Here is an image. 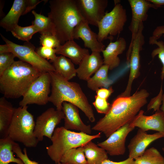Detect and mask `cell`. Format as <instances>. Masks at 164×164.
I'll return each mask as SVG.
<instances>
[{
  "label": "cell",
  "instance_id": "21",
  "mask_svg": "<svg viewBox=\"0 0 164 164\" xmlns=\"http://www.w3.org/2000/svg\"><path fill=\"white\" fill-rule=\"evenodd\" d=\"M55 50L56 54L68 57L76 65H79L85 56L90 54L88 50L81 48L73 39L61 44Z\"/></svg>",
  "mask_w": 164,
  "mask_h": 164
},
{
  "label": "cell",
  "instance_id": "1",
  "mask_svg": "<svg viewBox=\"0 0 164 164\" xmlns=\"http://www.w3.org/2000/svg\"><path fill=\"white\" fill-rule=\"evenodd\" d=\"M149 94L145 89H142L132 96L119 95L111 105L108 112L92 127V130L101 132L108 137L119 128L132 121L147 103Z\"/></svg>",
  "mask_w": 164,
  "mask_h": 164
},
{
  "label": "cell",
  "instance_id": "18",
  "mask_svg": "<svg viewBox=\"0 0 164 164\" xmlns=\"http://www.w3.org/2000/svg\"><path fill=\"white\" fill-rule=\"evenodd\" d=\"M73 38L82 39L85 47L90 48L92 51L100 53L104 49L105 46L98 40L97 34L91 30L89 24L86 21H81L74 28Z\"/></svg>",
  "mask_w": 164,
  "mask_h": 164
},
{
  "label": "cell",
  "instance_id": "38",
  "mask_svg": "<svg viewBox=\"0 0 164 164\" xmlns=\"http://www.w3.org/2000/svg\"><path fill=\"white\" fill-rule=\"evenodd\" d=\"M163 95V91L161 86L158 94L152 98L148 104L147 111L153 109L154 111H156L160 110V106L162 101Z\"/></svg>",
  "mask_w": 164,
  "mask_h": 164
},
{
  "label": "cell",
  "instance_id": "19",
  "mask_svg": "<svg viewBox=\"0 0 164 164\" xmlns=\"http://www.w3.org/2000/svg\"><path fill=\"white\" fill-rule=\"evenodd\" d=\"M100 52L92 51L91 54L85 56L76 69L77 75L80 80L87 81L103 64V60Z\"/></svg>",
  "mask_w": 164,
  "mask_h": 164
},
{
  "label": "cell",
  "instance_id": "13",
  "mask_svg": "<svg viewBox=\"0 0 164 164\" xmlns=\"http://www.w3.org/2000/svg\"><path fill=\"white\" fill-rule=\"evenodd\" d=\"M130 122L119 128L106 140L98 143L97 145L104 149L111 156L124 155L125 152L126 138L135 128L130 126Z\"/></svg>",
  "mask_w": 164,
  "mask_h": 164
},
{
  "label": "cell",
  "instance_id": "7",
  "mask_svg": "<svg viewBox=\"0 0 164 164\" xmlns=\"http://www.w3.org/2000/svg\"><path fill=\"white\" fill-rule=\"evenodd\" d=\"M114 2L113 9L106 12L98 24V39L100 42L120 33L127 21L125 9L118 2Z\"/></svg>",
  "mask_w": 164,
  "mask_h": 164
},
{
  "label": "cell",
  "instance_id": "26",
  "mask_svg": "<svg viewBox=\"0 0 164 164\" xmlns=\"http://www.w3.org/2000/svg\"><path fill=\"white\" fill-rule=\"evenodd\" d=\"M15 142L8 136L0 139V164H9L11 162L24 164L20 159L14 156L13 149Z\"/></svg>",
  "mask_w": 164,
  "mask_h": 164
},
{
  "label": "cell",
  "instance_id": "41",
  "mask_svg": "<svg viewBox=\"0 0 164 164\" xmlns=\"http://www.w3.org/2000/svg\"><path fill=\"white\" fill-rule=\"evenodd\" d=\"M42 1L39 0H26L25 8L22 15H25L34 9L37 5Z\"/></svg>",
  "mask_w": 164,
  "mask_h": 164
},
{
  "label": "cell",
  "instance_id": "42",
  "mask_svg": "<svg viewBox=\"0 0 164 164\" xmlns=\"http://www.w3.org/2000/svg\"><path fill=\"white\" fill-rule=\"evenodd\" d=\"M101 164H136L135 160L128 157L125 160L120 162H114L108 159L104 161Z\"/></svg>",
  "mask_w": 164,
  "mask_h": 164
},
{
  "label": "cell",
  "instance_id": "27",
  "mask_svg": "<svg viewBox=\"0 0 164 164\" xmlns=\"http://www.w3.org/2000/svg\"><path fill=\"white\" fill-rule=\"evenodd\" d=\"M109 67L108 65L103 64L87 81V87L96 91L101 87H107L111 83L108 76Z\"/></svg>",
  "mask_w": 164,
  "mask_h": 164
},
{
  "label": "cell",
  "instance_id": "37",
  "mask_svg": "<svg viewBox=\"0 0 164 164\" xmlns=\"http://www.w3.org/2000/svg\"><path fill=\"white\" fill-rule=\"evenodd\" d=\"M36 52L42 58L53 61L56 57L55 49L42 46L37 48Z\"/></svg>",
  "mask_w": 164,
  "mask_h": 164
},
{
  "label": "cell",
  "instance_id": "40",
  "mask_svg": "<svg viewBox=\"0 0 164 164\" xmlns=\"http://www.w3.org/2000/svg\"><path fill=\"white\" fill-rule=\"evenodd\" d=\"M164 34V25L157 26L152 32V36L149 39V43L157 40Z\"/></svg>",
  "mask_w": 164,
  "mask_h": 164
},
{
  "label": "cell",
  "instance_id": "14",
  "mask_svg": "<svg viewBox=\"0 0 164 164\" xmlns=\"http://www.w3.org/2000/svg\"><path fill=\"white\" fill-rule=\"evenodd\" d=\"M143 29V24L141 26L132 43L129 63L130 69L128 80L126 88L124 91L120 95L121 96H130L132 83L138 76L140 68V52L142 50L145 43L144 37L142 34Z\"/></svg>",
  "mask_w": 164,
  "mask_h": 164
},
{
  "label": "cell",
  "instance_id": "8",
  "mask_svg": "<svg viewBox=\"0 0 164 164\" xmlns=\"http://www.w3.org/2000/svg\"><path fill=\"white\" fill-rule=\"evenodd\" d=\"M0 35L8 46V52L13 53L20 60L28 63L42 73L55 71L53 65L39 56L31 43L27 42L23 45H18Z\"/></svg>",
  "mask_w": 164,
  "mask_h": 164
},
{
  "label": "cell",
  "instance_id": "33",
  "mask_svg": "<svg viewBox=\"0 0 164 164\" xmlns=\"http://www.w3.org/2000/svg\"><path fill=\"white\" fill-rule=\"evenodd\" d=\"M15 57L11 52L0 53V75L15 62Z\"/></svg>",
  "mask_w": 164,
  "mask_h": 164
},
{
  "label": "cell",
  "instance_id": "4",
  "mask_svg": "<svg viewBox=\"0 0 164 164\" xmlns=\"http://www.w3.org/2000/svg\"><path fill=\"white\" fill-rule=\"evenodd\" d=\"M42 73L28 63L15 61L0 75V92L6 98L23 97Z\"/></svg>",
  "mask_w": 164,
  "mask_h": 164
},
{
  "label": "cell",
  "instance_id": "9",
  "mask_svg": "<svg viewBox=\"0 0 164 164\" xmlns=\"http://www.w3.org/2000/svg\"><path fill=\"white\" fill-rule=\"evenodd\" d=\"M51 79L49 72L42 73L32 84L19 102L20 107L28 104L45 105L49 102Z\"/></svg>",
  "mask_w": 164,
  "mask_h": 164
},
{
  "label": "cell",
  "instance_id": "23",
  "mask_svg": "<svg viewBox=\"0 0 164 164\" xmlns=\"http://www.w3.org/2000/svg\"><path fill=\"white\" fill-rule=\"evenodd\" d=\"M5 97L0 98V139L8 136V131L15 108Z\"/></svg>",
  "mask_w": 164,
  "mask_h": 164
},
{
  "label": "cell",
  "instance_id": "17",
  "mask_svg": "<svg viewBox=\"0 0 164 164\" xmlns=\"http://www.w3.org/2000/svg\"><path fill=\"white\" fill-rule=\"evenodd\" d=\"M78 108L74 105L67 102L62 104V110L64 114V127L66 129L80 131L90 135L92 132L90 125L85 124L79 114Z\"/></svg>",
  "mask_w": 164,
  "mask_h": 164
},
{
  "label": "cell",
  "instance_id": "3",
  "mask_svg": "<svg viewBox=\"0 0 164 164\" xmlns=\"http://www.w3.org/2000/svg\"><path fill=\"white\" fill-rule=\"evenodd\" d=\"M49 2L50 11L48 15L51 22L53 34L61 44L73 39L74 28L84 20L75 0H51Z\"/></svg>",
  "mask_w": 164,
  "mask_h": 164
},
{
  "label": "cell",
  "instance_id": "15",
  "mask_svg": "<svg viewBox=\"0 0 164 164\" xmlns=\"http://www.w3.org/2000/svg\"><path fill=\"white\" fill-rule=\"evenodd\" d=\"M144 113V111L140 110L130 122V126L144 131L153 130L164 135V112L160 110L150 116Z\"/></svg>",
  "mask_w": 164,
  "mask_h": 164
},
{
  "label": "cell",
  "instance_id": "6",
  "mask_svg": "<svg viewBox=\"0 0 164 164\" xmlns=\"http://www.w3.org/2000/svg\"><path fill=\"white\" fill-rule=\"evenodd\" d=\"M27 108V106L15 108L9 128L8 136L26 147H35L39 142L34 134L35 122Z\"/></svg>",
  "mask_w": 164,
  "mask_h": 164
},
{
  "label": "cell",
  "instance_id": "43",
  "mask_svg": "<svg viewBox=\"0 0 164 164\" xmlns=\"http://www.w3.org/2000/svg\"><path fill=\"white\" fill-rule=\"evenodd\" d=\"M148 1L158 8L164 5V0H148Z\"/></svg>",
  "mask_w": 164,
  "mask_h": 164
},
{
  "label": "cell",
  "instance_id": "32",
  "mask_svg": "<svg viewBox=\"0 0 164 164\" xmlns=\"http://www.w3.org/2000/svg\"><path fill=\"white\" fill-rule=\"evenodd\" d=\"M150 44H156L158 46L157 48L152 51L151 56L153 58L155 56H157L162 64L161 78L163 80L164 78V42L162 41L155 40Z\"/></svg>",
  "mask_w": 164,
  "mask_h": 164
},
{
  "label": "cell",
  "instance_id": "30",
  "mask_svg": "<svg viewBox=\"0 0 164 164\" xmlns=\"http://www.w3.org/2000/svg\"><path fill=\"white\" fill-rule=\"evenodd\" d=\"M32 12L35 17L32 25L37 28L39 32L41 35L47 33L53 34L52 25L50 19L48 17L37 13L34 10Z\"/></svg>",
  "mask_w": 164,
  "mask_h": 164
},
{
  "label": "cell",
  "instance_id": "36",
  "mask_svg": "<svg viewBox=\"0 0 164 164\" xmlns=\"http://www.w3.org/2000/svg\"><path fill=\"white\" fill-rule=\"evenodd\" d=\"M13 151L16 154L17 156L20 159L24 164H39L35 161L30 159L27 155L26 148L23 149L22 152L19 144L15 142L13 145Z\"/></svg>",
  "mask_w": 164,
  "mask_h": 164
},
{
  "label": "cell",
  "instance_id": "22",
  "mask_svg": "<svg viewBox=\"0 0 164 164\" xmlns=\"http://www.w3.org/2000/svg\"><path fill=\"white\" fill-rule=\"evenodd\" d=\"M26 0H15L8 14L1 21L0 26L7 31L11 32L18 23L24 12Z\"/></svg>",
  "mask_w": 164,
  "mask_h": 164
},
{
  "label": "cell",
  "instance_id": "44",
  "mask_svg": "<svg viewBox=\"0 0 164 164\" xmlns=\"http://www.w3.org/2000/svg\"><path fill=\"white\" fill-rule=\"evenodd\" d=\"M162 105L160 108V110L164 112V94L163 95V99L162 101ZM162 151L164 152V147L162 149Z\"/></svg>",
  "mask_w": 164,
  "mask_h": 164
},
{
  "label": "cell",
  "instance_id": "16",
  "mask_svg": "<svg viewBox=\"0 0 164 164\" xmlns=\"http://www.w3.org/2000/svg\"><path fill=\"white\" fill-rule=\"evenodd\" d=\"M162 137H164V135L161 133L157 132L153 134H148L146 132L139 128L128 146V157L134 159L141 156L150 144Z\"/></svg>",
  "mask_w": 164,
  "mask_h": 164
},
{
  "label": "cell",
  "instance_id": "35",
  "mask_svg": "<svg viewBox=\"0 0 164 164\" xmlns=\"http://www.w3.org/2000/svg\"><path fill=\"white\" fill-rule=\"evenodd\" d=\"M95 100L92 103L97 112L100 114H106L109 110L111 105L107 100L95 96Z\"/></svg>",
  "mask_w": 164,
  "mask_h": 164
},
{
  "label": "cell",
  "instance_id": "2",
  "mask_svg": "<svg viewBox=\"0 0 164 164\" xmlns=\"http://www.w3.org/2000/svg\"><path fill=\"white\" fill-rule=\"evenodd\" d=\"M49 73L51 79L49 102L59 110H62L63 102L72 104L80 109L91 122H94L95 118L92 108L79 84L69 81L55 71Z\"/></svg>",
  "mask_w": 164,
  "mask_h": 164
},
{
  "label": "cell",
  "instance_id": "45",
  "mask_svg": "<svg viewBox=\"0 0 164 164\" xmlns=\"http://www.w3.org/2000/svg\"><path fill=\"white\" fill-rule=\"evenodd\" d=\"M55 164H70L69 163H62L61 162H59L57 163H55Z\"/></svg>",
  "mask_w": 164,
  "mask_h": 164
},
{
  "label": "cell",
  "instance_id": "34",
  "mask_svg": "<svg viewBox=\"0 0 164 164\" xmlns=\"http://www.w3.org/2000/svg\"><path fill=\"white\" fill-rule=\"evenodd\" d=\"M39 39L40 43L42 46L55 49L61 45L57 38L52 34L41 35Z\"/></svg>",
  "mask_w": 164,
  "mask_h": 164
},
{
  "label": "cell",
  "instance_id": "24",
  "mask_svg": "<svg viewBox=\"0 0 164 164\" xmlns=\"http://www.w3.org/2000/svg\"><path fill=\"white\" fill-rule=\"evenodd\" d=\"M50 62L53 63L55 72L65 79L69 81L77 75L73 63L66 56L62 55L56 56Z\"/></svg>",
  "mask_w": 164,
  "mask_h": 164
},
{
  "label": "cell",
  "instance_id": "10",
  "mask_svg": "<svg viewBox=\"0 0 164 164\" xmlns=\"http://www.w3.org/2000/svg\"><path fill=\"white\" fill-rule=\"evenodd\" d=\"M63 110L53 108L47 109L36 118L34 131L38 141H42L44 136L51 139L56 127L64 118Z\"/></svg>",
  "mask_w": 164,
  "mask_h": 164
},
{
  "label": "cell",
  "instance_id": "31",
  "mask_svg": "<svg viewBox=\"0 0 164 164\" xmlns=\"http://www.w3.org/2000/svg\"><path fill=\"white\" fill-rule=\"evenodd\" d=\"M11 32L13 35L18 39L29 42L34 34L39 32V30L32 25L26 27H22L17 25Z\"/></svg>",
  "mask_w": 164,
  "mask_h": 164
},
{
  "label": "cell",
  "instance_id": "39",
  "mask_svg": "<svg viewBox=\"0 0 164 164\" xmlns=\"http://www.w3.org/2000/svg\"><path fill=\"white\" fill-rule=\"evenodd\" d=\"M96 95L102 99L107 100L114 92L112 87L108 89L105 87H101L96 91Z\"/></svg>",
  "mask_w": 164,
  "mask_h": 164
},
{
  "label": "cell",
  "instance_id": "5",
  "mask_svg": "<svg viewBox=\"0 0 164 164\" xmlns=\"http://www.w3.org/2000/svg\"><path fill=\"white\" fill-rule=\"evenodd\" d=\"M101 137V132L90 135L72 131L64 127L55 128L51 140L52 144L46 147L48 155L55 163L60 162L63 154L69 150L83 147L89 142Z\"/></svg>",
  "mask_w": 164,
  "mask_h": 164
},
{
  "label": "cell",
  "instance_id": "20",
  "mask_svg": "<svg viewBox=\"0 0 164 164\" xmlns=\"http://www.w3.org/2000/svg\"><path fill=\"white\" fill-rule=\"evenodd\" d=\"M126 46L125 40L121 37L114 42L111 41L102 51L104 64L108 65L110 70H112L118 66L120 60L118 56L125 50Z\"/></svg>",
  "mask_w": 164,
  "mask_h": 164
},
{
  "label": "cell",
  "instance_id": "12",
  "mask_svg": "<svg viewBox=\"0 0 164 164\" xmlns=\"http://www.w3.org/2000/svg\"><path fill=\"white\" fill-rule=\"evenodd\" d=\"M82 16L89 24L98 26L104 15L107 6V0H75Z\"/></svg>",
  "mask_w": 164,
  "mask_h": 164
},
{
  "label": "cell",
  "instance_id": "11",
  "mask_svg": "<svg viewBox=\"0 0 164 164\" xmlns=\"http://www.w3.org/2000/svg\"><path fill=\"white\" fill-rule=\"evenodd\" d=\"M132 12L131 21L129 27L132 33V39L128 49L127 52V59H129L131 47L137 34L143 22L148 17L147 13L151 8H158L148 1V0H128Z\"/></svg>",
  "mask_w": 164,
  "mask_h": 164
},
{
  "label": "cell",
  "instance_id": "25",
  "mask_svg": "<svg viewBox=\"0 0 164 164\" xmlns=\"http://www.w3.org/2000/svg\"><path fill=\"white\" fill-rule=\"evenodd\" d=\"M83 147L88 164H101L108 159L106 151L92 141L87 143Z\"/></svg>",
  "mask_w": 164,
  "mask_h": 164
},
{
  "label": "cell",
  "instance_id": "28",
  "mask_svg": "<svg viewBox=\"0 0 164 164\" xmlns=\"http://www.w3.org/2000/svg\"><path fill=\"white\" fill-rule=\"evenodd\" d=\"M60 162L70 164H88L83 147L71 149L63 155Z\"/></svg>",
  "mask_w": 164,
  "mask_h": 164
},
{
  "label": "cell",
  "instance_id": "29",
  "mask_svg": "<svg viewBox=\"0 0 164 164\" xmlns=\"http://www.w3.org/2000/svg\"><path fill=\"white\" fill-rule=\"evenodd\" d=\"M136 164H164V158L154 147L145 150L140 156L134 159Z\"/></svg>",
  "mask_w": 164,
  "mask_h": 164
}]
</instances>
